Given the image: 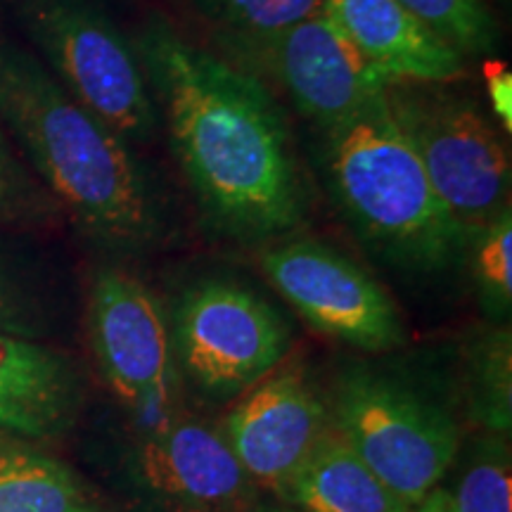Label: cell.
<instances>
[{"label": "cell", "instance_id": "7a4b0ae2", "mask_svg": "<svg viewBox=\"0 0 512 512\" xmlns=\"http://www.w3.org/2000/svg\"><path fill=\"white\" fill-rule=\"evenodd\" d=\"M0 121L55 200L102 249L140 256L162 245L164 200L133 145L64 91L38 57L3 41Z\"/></svg>", "mask_w": 512, "mask_h": 512}, {"label": "cell", "instance_id": "277c9868", "mask_svg": "<svg viewBox=\"0 0 512 512\" xmlns=\"http://www.w3.org/2000/svg\"><path fill=\"white\" fill-rule=\"evenodd\" d=\"M382 93L467 242L510 207V152L501 128L453 83L392 81Z\"/></svg>", "mask_w": 512, "mask_h": 512}, {"label": "cell", "instance_id": "30bf717a", "mask_svg": "<svg viewBox=\"0 0 512 512\" xmlns=\"http://www.w3.org/2000/svg\"><path fill=\"white\" fill-rule=\"evenodd\" d=\"M91 337L112 392L143 430L181 411L171 325L155 292L121 268H102L91 290Z\"/></svg>", "mask_w": 512, "mask_h": 512}, {"label": "cell", "instance_id": "ffe728a7", "mask_svg": "<svg viewBox=\"0 0 512 512\" xmlns=\"http://www.w3.org/2000/svg\"><path fill=\"white\" fill-rule=\"evenodd\" d=\"M216 38H264L302 22L323 8V0H185Z\"/></svg>", "mask_w": 512, "mask_h": 512}, {"label": "cell", "instance_id": "603a6c76", "mask_svg": "<svg viewBox=\"0 0 512 512\" xmlns=\"http://www.w3.org/2000/svg\"><path fill=\"white\" fill-rule=\"evenodd\" d=\"M0 330L19 337L34 332L29 302L24 297L22 285L12 278L10 268L3 261H0Z\"/></svg>", "mask_w": 512, "mask_h": 512}, {"label": "cell", "instance_id": "ac0fdd59", "mask_svg": "<svg viewBox=\"0 0 512 512\" xmlns=\"http://www.w3.org/2000/svg\"><path fill=\"white\" fill-rule=\"evenodd\" d=\"M505 434L477 441L456 484L444 489L453 512H512V460Z\"/></svg>", "mask_w": 512, "mask_h": 512}, {"label": "cell", "instance_id": "7402d4cb", "mask_svg": "<svg viewBox=\"0 0 512 512\" xmlns=\"http://www.w3.org/2000/svg\"><path fill=\"white\" fill-rule=\"evenodd\" d=\"M36 202V188L12 150L0 121V219H17L29 214Z\"/></svg>", "mask_w": 512, "mask_h": 512}, {"label": "cell", "instance_id": "6da1fadb", "mask_svg": "<svg viewBox=\"0 0 512 512\" xmlns=\"http://www.w3.org/2000/svg\"><path fill=\"white\" fill-rule=\"evenodd\" d=\"M185 183L219 238L264 247L302 226L309 195L273 91L223 55L150 19L136 38Z\"/></svg>", "mask_w": 512, "mask_h": 512}, {"label": "cell", "instance_id": "cb8c5ba5", "mask_svg": "<svg viewBox=\"0 0 512 512\" xmlns=\"http://www.w3.org/2000/svg\"><path fill=\"white\" fill-rule=\"evenodd\" d=\"M484 81L486 93H489L491 110L496 119L505 126V133L512 131V74L501 60L484 62Z\"/></svg>", "mask_w": 512, "mask_h": 512}, {"label": "cell", "instance_id": "5bb4252c", "mask_svg": "<svg viewBox=\"0 0 512 512\" xmlns=\"http://www.w3.org/2000/svg\"><path fill=\"white\" fill-rule=\"evenodd\" d=\"M76 382L67 361L27 337L0 330V430L46 439L67 427Z\"/></svg>", "mask_w": 512, "mask_h": 512}, {"label": "cell", "instance_id": "d4e9b609", "mask_svg": "<svg viewBox=\"0 0 512 512\" xmlns=\"http://www.w3.org/2000/svg\"><path fill=\"white\" fill-rule=\"evenodd\" d=\"M413 512H453L451 503H448L444 486H437L432 494H427L425 498H422V501L413 508Z\"/></svg>", "mask_w": 512, "mask_h": 512}, {"label": "cell", "instance_id": "52a82bcc", "mask_svg": "<svg viewBox=\"0 0 512 512\" xmlns=\"http://www.w3.org/2000/svg\"><path fill=\"white\" fill-rule=\"evenodd\" d=\"M290 325L261 294L230 280L188 287L171 323L174 356L192 387L226 403L283 363Z\"/></svg>", "mask_w": 512, "mask_h": 512}, {"label": "cell", "instance_id": "4fadbf2b", "mask_svg": "<svg viewBox=\"0 0 512 512\" xmlns=\"http://www.w3.org/2000/svg\"><path fill=\"white\" fill-rule=\"evenodd\" d=\"M323 10L387 83H453L465 74V57L399 0H323Z\"/></svg>", "mask_w": 512, "mask_h": 512}, {"label": "cell", "instance_id": "9c48e42d", "mask_svg": "<svg viewBox=\"0 0 512 512\" xmlns=\"http://www.w3.org/2000/svg\"><path fill=\"white\" fill-rule=\"evenodd\" d=\"M259 266L275 292L323 335L370 354L406 344L394 299L339 249L292 233L261 247Z\"/></svg>", "mask_w": 512, "mask_h": 512}, {"label": "cell", "instance_id": "ba28073f", "mask_svg": "<svg viewBox=\"0 0 512 512\" xmlns=\"http://www.w3.org/2000/svg\"><path fill=\"white\" fill-rule=\"evenodd\" d=\"M216 43L226 60L256 76L268 91L285 93L318 131L363 110L387 86L323 8L264 38H216Z\"/></svg>", "mask_w": 512, "mask_h": 512}, {"label": "cell", "instance_id": "2e32d148", "mask_svg": "<svg viewBox=\"0 0 512 512\" xmlns=\"http://www.w3.org/2000/svg\"><path fill=\"white\" fill-rule=\"evenodd\" d=\"M0 512H95L60 460L24 446H0Z\"/></svg>", "mask_w": 512, "mask_h": 512}, {"label": "cell", "instance_id": "3957f363", "mask_svg": "<svg viewBox=\"0 0 512 512\" xmlns=\"http://www.w3.org/2000/svg\"><path fill=\"white\" fill-rule=\"evenodd\" d=\"M320 133V166L339 214L377 259L439 275L465 252V233L441 202L384 93Z\"/></svg>", "mask_w": 512, "mask_h": 512}, {"label": "cell", "instance_id": "484cf974", "mask_svg": "<svg viewBox=\"0 0 512 512\" xmlns=\"http://www.w3.org/2000/svg\"><path fill=\"white\" fill-rule=\"evenodd\" d=\"M245 512H302L299 508H294V505L285 503V501H259V503H252Z\"/></svg>", "mask_w": 512, "mask_h": 512}, {"label": "cell", "instance_id": "9a60e30c", "mask_svg": "<svg viewBox=\"0 0 512 512\" xmlns=\"http://www.w3.org/2000/svg\"><path fill=\"white\" fill-rule=\"evenodd\" d=\"M278 498L302 512H413V505L396 496L332 425Z\"/></svg>", "mask_w": 512, "mask_h": 512}, {"label": "cell", "instance_id": "5b68a950", "mask_svg": "<svg viewBox=\"0 0 512 512\" xmlns=\"http://www.w3.org/2000/svg\"><path fill=\"white\" fill-rule=\"evenodd\" d=\"M17 15L41 62L126 143L157 136L159 112L138 43L93 0H19Z\"/></svg>", "mask_w": 512, "mask_h": 512}, {"label": "cell", "instance_id": "e0dca14e", "mask_svg": "<svg viewBox=\"0 0 512 512\" xmlns=\"http://www.w3.org/2000/svg\"><path fill=\"white\" fill-rule=\"evenodd\" d=\"M467 366V394L475 420L489 432L508 434L512 422V339L508 325L472 339Z\"/></svg>", "mask_w": 512, "mask_h": 512}, {"label": "cell", "instance_id": "7c38bea8", "mask_svg": "<svg viewBox=\"0 0 512 512\" xmlns=\"http://www.w3.org/2000/svg\"><path fill=\"white\" fill-rule=\"evenodd\" d=\"M328 427V403L306 370L290 363L245 389L219 432L254 486L278 494Z\"/></svg>", "mask_w": 512, "mask_h": 512}, {"label": "cell", "instance_id": "8fae6325", "mask_svg": "<svg viewBox=\"0 0 512 512\" xmlns=\"http://www.w3.org/2000/svg\"><path fill=\"white\" fill-rule=\"evenodd\" d=\"M128 475L140 498L162 512H245L254 503V482L221 432L181 411L138 434Z\"/></svg>", "mask_w": 512, "mask_h": 512}, {"label": "cell", "instance_id": "44dd1931", "mask_svg": "<svg viewBox=\"0 0 512 512\" xmlns=\"http://www.w3.org/2000/svg\"><path fill=\"white\" fill-rule=\"evenodd\" d=\"M434 36L463 57L494 53L501 31L484 0H399Z\"/></svg>", "mask_w": 512, "mask_h": 512}, {"label": "cell", "instance_id": "8992f818", "mask_svg": "<svg viewBox=\"0 0 512 512\" xmlns=\"http://www.w3.org/2000/svg\"><path fill=\"white\" fill-rule=\"evenodd\" d=\"M328 408L332 430L413 508L456 463V418L399 377L351 368L337 380Z\"/></svg>", "mask_w": 512, "mask_h": 512}, {"label": "cell", "instance_id": "d6986e66", "mask_svg": "<svg viewBox=\"0 0 512 512\" xmlns=\"http://www.w3.org/2000/svg\"><path fill=\"white\" fill-rule=\"evenodd\" d=\"M470 259L472 283L477 287L479 304L491 318L503 323L512 306V211L503 209L494 221L486 223L465 242Z\"/></svg>", "mask_w": 512, "mask_h": 512}]
</instances>
